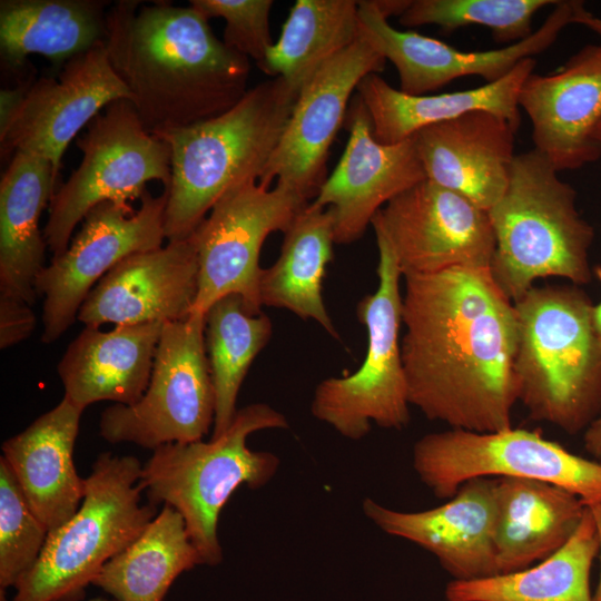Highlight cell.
Segmentation results:
<instances>
[{
	"instance_id": "39",
	"label": "cell",
	"mask_w": 601,
	"mask_h": 601,
	"mask_svg": "<svg viewBox=\"0 0 601 601\" xmlns=\"http://www.w3.org/2000/svg\"><path fill=\"white\" fill-rule=\"evenodd\" d=\"M583 444L593 460L601 463V412L585 428Z\"/></svg>"
},
{
	"instance_id": "3",
	"label": "cell",
	"mask_w": 601,
	"mask_h": 601,
	"mask_svg": "<svg viewBox=\"0 0 601 601\" xmlns=\"http://www.w3.org/2000/svg\"><path fill=\"white\" fill-rule=\"evenodd\" d=\"M298 95L274 77L248 89L219 116L154 134L170 148L164 220L168 242L190 237L229 189L260 178Z\"/></svg>"
},
{
	"instance_id": "7",
	"label": "cell",
	"mask_w": 601,
	"mask_h": 601,
	"mask_svg": "<svg viewBox=\"0 0 601 601\" xmlns=\"http://www.w3.org/2000/svg\"><path fill=\"white\" fill-rule=\"evenodd\" d=\"M142 465L130 455L101 453L85 479L78 511L48 532L43 549L16 585L10 601H80L115 555L128 548L157 515L141 504Z\"/></svg>"
},
{
	"instance_id": "19",
	"label": "cell",
	"mask_w": 601,
	"mask_h": 601,
	"mask_svg": "<svg viewBox=\"0 0 601 601\" xmlns=\"http://www.w3.org/2000/svg\"><path fill=\"white\" fill-rule=\"evenodd\" d=\"M519 107L530 119L532 141L558 171L597 161L601 146L594 131L601 122V43L588 45L555 72L528 76Z\"/></svg>"
},
{
	"instance_id": "14",
	"label": "cell",
	"mask_w": 601,
	"mask_h": 601,
	"mask_svg": "<svg viewBox=\"0 0 601 601\" xmlns=\"http://www.w3.org/2000/svg\"><path fill=\"white\" fill-rule=\"evenodd\" d=\"M372 226L387 240L403 276L490 268L495 250L489 213L427 179L390 200Z\"/></svg>"
},
{
	"instance_id": "17",
	"label": "cell",
	"mask_w": 601,
	"mask_h": 601,
	"mask_svg": "<svg viewBox=\"0 0 601 601\" xmlns=\"http://www.w3.org/2000/svg\"><path fill=\"white\" fill-rule=\"evenodd\" d=\"M131 100L112 69L105 41L71 58L57 78L32 81L7 128L1 157L29 151L47 158L58 178L61 158L78 132L109 104Z\"/></svg>"
},
{
	"instance_id": "10",
	"label": "cell",
	"mask_w": 601,
	"mask_h": 601,
	"mask_svg": "<svg viewBox=\"0 0 601 601\" xmlns=\"http://www.w3.org/2000/svg\"><path fill=\"white\" fill-rule=\"evenodd\" d=\"M412 464L440 499H450L473 479L520 477L561 486L585 506L601 502V463L535 431L512 426L486 433L460 428L428 433L415 442Z\"/></svg>"
},
{
	"instance_id": "29",
	"label": "cell",
	"mask_w": 601,
	"mask_h": 601,
	"mask_svg": "<svg viewBox=\"0 0 601 601\" xmlns=\"http://www.w3.org/2000/svg\"><path fill=\"white\" fill-rule=\"evenodd\" d=\"M334 220L329 208L308 205L284 231L277 260L263 269L262 306L283 308L302 319H313L331 336L338 333L322 296L326 267L333 259Z\"/></svg>"
},
{
	"instance_id": "28",
	"label": "cell",
	"mask_w": 601,
	"mask_h": 601,
	"mask_svg": "<svg viewBox=\"0 0 601 601\" xmlns=\"http://www.w3.org/2000/svg\"><path fill=\"white\" fill-rule=\"evenodd\" d=\"M100 0H1V58L11 70L29 55L55 63L105 41L107 11Z\"/></svg>"
},
{
	"instance_id": "25",
	"label": "cell",
	"mask_w": 601,
	"mask_h": 601,
	"mask_svg": "<svg viewBox=\"0 0 601 601\" xmlns=\"http://www.w3.org/2000/svg\"><path fill=\"white\" fill-rule=\"evenodd\" d=\"M535 65L533 57L526 58L497 81L437 95H408L393 88L377 73H370L361 80L356 91L371 118L373 135L382 144L404 141L425 127L474 110L494 112L519 128V92Z\"/></svg>"
},
{
	"instance_id": "24",
	"label": "cell",
	"mask_w": 601,
	"mask_h": 601,
	"mask_svg": "<svg viewBox=\"0 0 601 601\" xmlns=\"http://www.w3.org/2000/svg\"><path fill=\"white\" fill-rule=\"evenodd\" d=\"M162 325L85 326L57 366L63 396L83 411L100 401L137 403L150 381Z\"/></svg>"
},
{
	"instance_id": "2",
	"label": "cell",
	"mask_w": 601,
	"mask_h": 601,
	"mask_svg": "<svg viewBox=\"0 0 601 601\" xmlns=\"http://www.w3.org/2000/svg\"><path fill=\"white\" fill-rule=\"evenodd\" d=\"M208 21L166 1L121 0L107 11L109 62L148 132L219 116L248 91L249 59L218 40Z\"/></svg>"
},
{
	"instance_id": "36",
	"label": "cell",
	"mask_w": 601,
	"mask_h": 601,
	"mask_svg": "<svg viewBox=\"0 0 601 601\" xmlns=\"http://www.w3.org/2000/svg\"><path fill=\"white\" fill-rule=\"evenodd\" d=\"M272 0H190L189 6L210 18H223V42L248 59L263 71L266 56L274 45L269 32Z\"/></svg>"
},
{
	"instance_id": "1",
	"label": "cell",
	"mask_w": 601,
	"mask_h": 601,
	"mask_svg": "<svg viewBox=\"0 0 601 601\" xmlns=\"http://www.w3.org/2000/svg\"><path fill=\"white\" fill-rule=\"evenodd\" d=\"M401 341L408 401L451 428L512 427L514 303L487 267L404 276Z\"/></svg>"
},
{
	"instance_id": "27",
	"label": "cell",
	"mask_w": 601,
	"mask_h": 601,
	"mask_svg": "<svg viewBox=\"0 0 601 601\" xmlns=\"http://www.w3.org/2000/svg\"><path fill=\"white\" fill-rule=\"evenodd\" d=\"M56 189L47 158L29 151L13 155L0 181V295L35 304L48 247L39 221Z\"/></svg>"
},
{
	"instance_id": "18",
	"label": "cell",
	"mask_w": 601,
	"mask_h": 601,
	"mask_svg": "<svg viewBox=\"0 0 601 601\" xmlns=\"http://www.w3.org/2000/svg\"><path fill=\"white\" fill-rule=\"evenodd\" d=\"M347 110L349 138L339 162L319 187L313 208H329L335 244L361 238L374 216L394 197L426 179L412 138L382 144L358 98Z\"/></svg>"
},
{
	"instance_id": "9",
	"label": "cell",
	"mask_w": 601,
	"mask_h": 601,
	"mask_svg": "<svg viewBox=\"0 0 601 601\" xmlns=\"http://www.w3.org/2000/svg\"><path fill=\"white\" fill-rule=\"evenodd\" d=\"M82 154L78 168L60 185L49 204L43 236L52 257L68 248L76 226L104 201L129 204L148 181L168 188L170 148L141 124L130 100L109 104L77 137Z\"/></svg>"
},
{
	"instance_id": "26",
	"label": "cell",
	"mask_w": 601,
	"mask_h": 601,
	"mask_svg": "<svg viewBox=\"0 0 601 601\" xmlns=\"http://www.w3.org/2000/svg\"><path fill=\"white\" fill-rule=\"evenodd\" d=\"M585 508L579 496L552 483L496 477L499 574L526 569L556 552L577 531Z\"/></svg>"
},
{
	"instance_id": "6",
	"label": "cell",
	"mask_w": 601,
	"mask_h": 601,
	"mask_svg": "<svg viewBox=\"0 0 601 601\" xmlns=\"http://www.w3.org/2000/svg\"><path fill=\"white\" fill-rule=\"evenodd\" d=\"M287 427L286 417L268 404H249L218 437L161 445L142 465L139 483L149 503H164L183 516L203 564L223 560L217 526L231 494L244 484L250 490L264 486L280 464L270 452L250 450L247 439L257 431Z\"/></svg>"
},
{
	"instance_id": "30",
	"label": "cell",
	"mask_w": 601,
	"mask_h": 601,
	"mask_svg": "<svg viewBox=\"0 0 601 601\" xmlns=\"http://www.w3.org/2000/svg\"><path fill=\"white\" fill-rule=\"evenodd\" d=\"M599 555L591 512L584 515L570 540L533 566L483 579L452 580L446 601H594L590 573Z\"/></svg>"
},
{
	"instance_id": "37",
	"label": "cell",
	"mask_w": 601,
	"mask_h": 601,
	"mask_svg": "<svg viewBox=\"0 0 601 601\" xmlns=\"http://www.w3.org/2000/svg\"><path fill=\"white\" fill-rule=\"evenodd\" d=\"M37 324L31 305L24 300L0 295V348L6 349L26 341Z\"/></svg>"
},
{
	"instance_id": "4",
	"label": "cell",
	"mask_w": 601,
	"mask_h": 601,
	"mask_svg": "<svg viewBox=\"0 0 601 601\" xmlns=\"http://www.w3.org/2000/svg\"><path fill=\"white\" fill-rule=\"evenodd\" d=\"M577 285L531 287L514 302L518 401L532 420L577 434L601 412V343Z\"/></svg>"
},
{
	"instance_id": "13",
	"label": "cell",
	"mask_w": 601,
	"mask_h": 601,
	"mask_svg": "<svg viewBox=\"0 0 601 601\" xmlns=\"http://www.w3.org/2000/svg\"><path fill=\"white\" fill-rule=\"evenodd\" d=\"M168 190H146L134 211L129 204L104 201L83 218L68 248L52 257L36 282L43 296L41 341L51 344L75 323L93 286L126 257L162 246Z\"/></svg>"
},
{
	"instance_id": "11",
	"label": "cell",
	"mask_w": 601,
	"mask_h": 601,
	"mask_svg": "<svg viewBox=\"0 0 601 601\" xmlns=\"http://www.w3.org/2000/svg\"><path fill=\"white\" fill-rule=\"evenodd\" d=\"M205 322V314L191 313L183 321L164 323L145 394L132 405L114 404L101 413L102 439L154 451L208 434L215 422L216 394Z\"/></svg>"
},
{
	"instance_id": "35",
	"label": "cell",
	"mask_w": 601,
	"mask_h": 601,
	"mask_svg": "<svg viewBox=\"0 0 601 601\" xmlns=\"http://www.w3.org/2000/svg\"><path fill=\"white\" fill-rule=\"evenodd\" d=\"M48 530L29 506L16 477L0 457V601L38 560Z\"/></svg>"
},
{
	"instance_id": "34",
	"label": "cell",
	"mask_w": 601,
	"mask_h": 601,
	"mask_svg": "<svg viewBox=\"0 0 601 601\" xmlns=\"http://www.w3.org/2000/svg\"><path fill=\"white\" fill-rule=\"evenodd\" d=\"M559 0H411L398 17L404 27L439 26L453 32L467 26L489 28L496 42L506 46L532 35L536 12Z\"/></svg>"
},
{
	"instance_id": "44",
	"label": "cell",
	"mask_w": 601,
	"mask_h": 601,
	"mask_svg": "<svg viewBox=\"0 0 601 601\" xmlns=\"http://www.w3.org/2000/svg\"><path fill=\"white\" fill-rule=\"evenodd\" d=\"M88 601H117L116 599H106V598H95Z\"/></svg>"
},
{
	"instance_id": "12",
	"label": "cell",
	"mask_w": 601,
	"mask_h": 601,
	"mask_svg": "<svg viewBox=\"0 0 601 601\" xmlns=\"http://www.w3.org/2000/svg\"><path fill=\"white\" fill-rule=\"evenodd\" d=\"M307 205L288 187L269 189L254 179L221 196L191 235L199 264L191 313L206 314L218 299L237 294L250 313L259 314L262 246L270 233H284Z\"/></svg>"
},
{
	"instance_id": "43",
	"label": "cell",
	"mask_w": 601,
	"mask_h": 601,
	"mask_svg": "<svg viewBox=\"0 0 601 601\" xmlns=\"http://www.w3.org/2000/svg\"><path fill=\"white\" fill-rule=\"evenodd\" d=\"M594 138L601 146V122L598 125L595 131H594Z\"/></svg>"
},
{
	"instance_id": "41",
	"label": "cell",
	"mask_w": 601,
	"mask_h": 601,
	"mask_svg": "<svg viewBox=\"0 0 601 601\" xmlns=\"http://www.w3.org/2000/svg\"><path fill=\"white\" fill-rule=\"evenodd\" d=\"M587 506L590 510L592 519L594 521L597 535H598V542H599L600 577H599L597 590L593 594V600L601 601V502L590 504Z\"/></svg>"
},
{
	"instance_id": "22",
	"label": "cell",
	"mask_w": 601,
	"mask_h": 601,
	"mask_svg": "<svg viewBox=\"0 0 601 601\" xmlns=\"http://www.w3.org/2000/svg\"><path fill=\"white\" fill-rule=\"evenodd\" d=\"M516 130L500 115L474 110L411 138L427 180L489 211L509 186Z\"/></svg>"
},
{
	"instance_id": "16",
	"label": "cell",
	"mask_w": 601,
	"mask_h": 601,
	"mask_svg": "<svg viewBox=\"0 0 601 601\" xmlns=\"http://www.w3.org/2000/svg\"><path fill=\"white\" fill-rule=\"evenodd\" d=\"M580 1H559L543 23L528 38L500 49L464 51L414 31L388 23L376 0L358 1L359 33L386 59L400 79V90L428 95L453 80L476 76L486 83L509 75L518 63L549 49L573 23Z\"/></svg>"
},
{
	"instance_id": "33",
	"label": "cell",
	"mask_w": 601,
	"mask_h": 601,
	"mask_svg": "<svg viewBox=\"0 0 601 601\" xmlns=\"http://www.w3.org/2000/svg\"><path fill=\"white\" fill-rule=\"evenodd\" d=\"M205 342L216 394L211 437L221 435L237 413L238 393L247 372L267 345L273 325L266 314L250 313L237 294L214 303L205 314Z\"/></svg>"
},
{
	"instance_id": "21",
	"label": "cell",
	"mask_w": 601,
	"mask_h": 601,
	"mask_svg": "<svg viewBox=\"0 0 601 601\" xmlns=\"http://www.w3.org/2000/svg\"><path fill=\"white\" fill-rule=\"evenodd\" d=\"M199 264L193 237L132 254L110 269L85 298V326L177 322L193 311Z\"/></svg>"
},
{
	"instance_id": "23",
	"label": "cell",
	"mask_w": 601,
	"mask_h": 601,
	"mask_svg": "<svg viewBox=\"0 0 601 601\" xmlns=\"http://www.w3.org/2000/svg\"><path fill=\"white\" fill-rule=\"evenodd\" d=\"M82 412L63 396L53 408L1 445V457L48 532L67 522L83 500L85 479L78 475L73 463Z\"/></svg>"
},
{
	"instance_id": "40",
	"label": "cell",
	"mask_w": 601,
	"mask_h": 601,
	"mask_svg": "<svg viewBox=\"0 0 601 601\" xmlns=\"http://www.w3.org/2000/svg\"><path fill=\"white\" fill-rule=\"evenodd\" d=\"M573 23L580 24L593 32L601 40V17L588 11L581 1L577 8Z\"/></svg>"
},
{
	"instance_id": "8",
	"label": "cell",
	"mask_w": 601,
	"mask_h": 601,
	"mask_svg": "<svg viewBox=\"0 0 601 601\" xmlns=\"http://www.w3.org/2000/svg\"><path fill=\"white\" fill-rule=\"evenodd\" d=\"M375 236L378 285L357 305L358 319L367 333L364 361L352 374L319 382L311 404L315 418L355 441L367 435L371 423L402 430L410 422L411 404L400 342L403 275L385 237L378 231Z\"/></svg>"
},
{
	"instance_id": "32",
	"label": "cell",
	"mask_w": 601,
	"mask_h": 601,
	"mask_svg": "<svg viewBox=\"0 0 601 601\" xmlns=\"http://www.w3.org/2000/svg\"><path fill=\"white\" fill-rule=\"evenodd\" d=\"M359 37L358 1L297 0L269 48L263 72L299 93L312 76Z\"/></svg>"
},
{
	"instance_id": "15",
	"label": "cell",
	"mask_w": 601,
	"mask_h": 601,
	"mask_svg": "<svg viewBox=\"0 0 601 601\" xmlns=\"http://www.w3.org/2000/svg\"><path fill=\"white\" fill-rule=\"evenodd\" d=\"M386 59L359 33L326 61L300 89L286 128L257 180L288 187L306 199L325 181L328 150L361 80L384 69Z\"/></svg>"
},
{
	"instance_id": "31",
	"label": "cell",
	"mask_w": 601,
	"mask_h": 601,
	"mask_svg": "<svg viewBox=\"0 0 601 601\" xmlns=\"http://www.w3.org/2000/svg\"><path fill=\"white\" fill-rule=\"evenodd\" d=\"M199 564L183 516L164 504L137 540L101 568L92 584L117 601H164L174 581Z\"/></svg>"
},
{
	"instance_id": "20",
	"label": "cell",
	"mask_w": 601,
	"mask_h": 601,
	"mask_svg": "<svg viewBox=\"0 0 601 601\" xmlns=\"http://www.w3.org/2000/svg\"><path fill=\"white\" fill-rule=\"evenodd\" d=\"M362 510L385 533L431 552L452 580L499 574L494 546L496 477L470 480L444 504L424 511H398L372 499L363 501Z\"/></svg>"
},
{
	"instance_id": "5",
	"label": "cell",
	"mask_w": 601,
	"mask_h": 601,
	"mask_svg": "<svg viewBox=\"0 0 601 601\" xmlns=\"http://www.w3.org/2000/svg\"><path fill=\"white\" fill-rule=\"evenodd\" d=\"M487 213L495 238L490 272L513 303L539 278L592 280L594 228L577 208V190L535 149L515 156L509 186Z\"/></svg>"
},
{
	"instance_id": "42",
	"label": "cell",
	"mask_w": 601,
	"mask_h": 601,
	"mask_svg": "<svg viewBox=\"0 0 601 601\" xmlns=\"http://www.w3.org/2000/svg\"><path fill=\"white\" fill-rule=\"evenodd\" d=\"M593 273L601 282V266L594 267ZM592 319L597 336L601 343V302L593 306Z\"/></svg>"
},
{
	"instance_id": "38",
	"label": "cell",
	"mask_w": 601,
	"mask_h": 601,
	"mask_svg": "<svg viewBox=\"0 0 601 601\" xmlns=\"http://www.w3.org/2000/svg\"><path fill=\"white\" fill-rule=\"evenodd\" d=\"M32 80H26L14 89H2L0 92V132L9 125L14 112L19 108Z\"/></svg>"
}]
</instances>
